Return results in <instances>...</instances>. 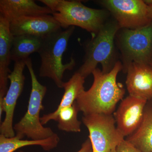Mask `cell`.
Returning a JSON list of instances; mask_svg holds the SVG:
<instances>
[{"label": "cell", "mask_w": 152, "mask_h": 152, "mask_svg": "<svg viewBox=\"0 0 152 152\" xmlns=\"http://www.w3.org/2000/svg\"><path fill=\"white\" fill-rule=\"evenodd\" d=\"M123 69L120 62L107 73L96 68L93 71L94 82L88 91H83L75 101L79 111L83 115L93 114L113 115L117 104L125 94L123 85L117 81L118 74Z\"/></svg>", "instance_id": "1"}, {"label": "cell", "mask_w": 152, "mask_h": 152, "mask_svg": "<svg viewBox=\"0 0 152 152\" xmlns=\"http://www.w3.org/2000/svg\"><path fill=\"white\" fill-rule=\"evenodd\" d=\"M53 12L61 28L66 29L77 26L96 36L107 16V11L86 7L80 1L41 0Z\"/></svg>", "instance_id": "2"}, {"label": "cell", "mask_w": 152, "mask_h": 152, "mask_svg": "<svg viewBox=\"0 0 152 152\" xmlns=\"http://www.w3.org/2000/svg\"><path fill=\"white\" fill-rule=\"evenodd\" d=\"M75 28V26H71L64 31L59 30L46 36L38 52L41 61L40 77L51 79L57 86L61 88H63L65 83L63 80L64 73L66 70H72L75 65L73 58L69 62L63 63V55Z\"/></svg>", "instance_id": "3"}, {"label": "cell", "mask_w": 152, "mask_h": 152, "mask_svg": "<svg viewBox=\"0 0 152 152\" xmlns=\"http://www.w3.org/2000/svg\"><path fill=\"white\" fill-rule=\"evenodd\" d=\"M26 66L31 80V91L27 112L21 119L14 125L15 136L20 139L26 136L35 140L48 138L55 133L50 128L44 127L40 116L41 111L44 109L43 101L46 94L47 88L38 81L31 58H28L26 61Z\"/></svg>", "instance_id": "4"}, {"label": "cell", "mask_w": 152, "mask_h": 152, "mask_svg": "<svg viewBox=\"0 0 152 152\" xmlns=\"http://www.w3.org/2000/svg\"><path fill=\"white\" fill-rule=\"evenodd\" d=\"M119 26L116 21L106 22L96 36L87 44L83 64L78 71L85 78L92 73L99 64L102 71L109 73L115 66L114 39Z\"/></svg>", "instance_id": "5"}, {"label": "cell", "mask_w": 152, "mask_h": 152, "mask_svg": "<svg viewBox=\"0 0 152 152\" xmlns=\"http://www.w3.org/2000/svg\"><path fill=\"white\" fill-rule=\"evenodd\" d=\"M123 29L118 42L126 72L132 63L150 64L152 59V23L135 29Z\"/></svg>", "instance_id": "6"}, {"label": "cell", "mask_w": 152, "mask_h": 152, "mask_svg": "<svg viewBox=\"0 0 152 152\" xmlns=\"http://www.w3.org/2000/svg\"><path fill=\"white\" fill-rule=\"evenodd\" d=\"M82 122L89 133L93 152H110L125 139L117 129L113 115H83Z\"/></svg>", "instance_id": "7"}, {"label": "cell", "mask_w": 152, "mask_h": 152, "mask_svg": "<svg viewBox=\"0 0 152 152\" xmlns=\"http://www.w3.org/2000/svg\"><path fill=\"white\" fill-rule=\"evenodd\" d=\"M110 12L121 28L135 29L152 23L148 6L142 0L97 1Z\"/></svg>", "instance_id": "8"}, {"label": "cell", "mask_w": 152, "mask_h": 152, "mask_svg": "<svg viewBox=\"0 0 152 152\" xmlns=\"http://www.w3.org/2000/svg\"><path fill=\"white\" fill-rule=\"evenodd\" d=\"M26 60L15 62L13 70L9 75L10 84L2 103L0 104V121H1L3 112L5 113L4 121L0 126V134L7 137L15 136L14 129L13 118L17 101L21 94L25 83L23 71Z\"/></svg>", "instance_id": "9"}, {"label": "cell", "mask_w": 152, "mask_h": 152, "mask_svg": "<svg viewBox=\"0 0 152 152\" xmlns=\"http://www.w3.org/2000/svg\"><path fill=\"white\" fill-rule=\"evenodd\" d=\"M147 102L129 95L122 100L113 116L117 129L125 137L132 134L139 127Z\"/></svg>", "instance_id": "10"}, {"label": "cell", "mask_w": 152, "mask_h": 152, "mask_svg": "<svg viewBox=\"0 0 152 152\" xmlns=\"http://www.w3.org/2000/svg\"><path fill=\"white\" fill-rule=\"evenodd\" d=\"M10 22V30L13 36L28 34L44 37L61 29L58 23L50 15L22 17Z\"/></svg>", "instance_id": "11"}, {"label": "cell", "mask_w": 152, "mask_h": 152, "mask_svg": "<svg viewBox=\"0 0 152 152\" xmlns=\"http://www.w3.org/2000/svg\"><path fill=\"white\" fill-rule=\"evenodd\" d=\"M126 84L129 94L146 101L152 99V66L132 63L129 65Z\"/></svg>", "instance_id": "12"}, {"label": "cell", "mask_w": 152, "mask_h": 152, "mask_svg": "<svg viewBox=\"0 0 152 152\" xmlns=\"http://www.w3.org/2000/svg\"><path fill=\"white\" fill-rule=\"evenodd\" d=\"M10 23L8 20L0 15V104L8 90V76L12 72L9 65L13 36L10 30Z\"/></svg>", "instance_id": "13"}, {"label": "cell", "mask_w": 152, "mask_h": 152, "mask_svg": "<svg viewBox=\"0 0 152 152\" xmlns=\"http://www.w3.org/2000/svg\"><path fill=\"white\" fill-rule=\"evenodd\" d=\"M50 14H53L50 9L38 5L33 0L0 1V15L10 22L22 17Z\"/></svg>", "instance_id": "14"}, {"label": "cell", "mask_w": 152, "mask_h": 152, "mask_svg": "<svg viewBox=\"0 0 152 152\" xmlns=\"http://www.w3.org/2000/svg\"><path fill=\"white\" fill-rule=\"evenodd\" d=\"M125 140L142 152H152V99L147 102L139 127Z\"/></svg>", "instance_id": "15"}, {"label": "cell", "mask_w": 152, "mask_h": 152, "mask_svg": "<svg viewBox=\"0 0 152 152\" xmlns=\"http://www.w3.org/2000/svg\"><path fill=\"white\" fill-rule=\"evenodd\" d=\"M79 111L75 102L73 104L63 108L58 111H54L44 115L41 117L43 125L46 124L51 121L58 122L59 129L67 132H81V122L78 119Z\"/></svg>", "instance_id": "16"}, {"label": "cell", "mask_w": 152, "mask_h": 152, "mask_svg": "<svg viewBox=\"0 0 152 152\" xmlns=\"http://www.w3.org/2000/svg\"><path fill=\"white\" fill-rule=\"evenodd\" d=\"M59 136L55 133L52 137L41 140H23L15 136L7 137L0 134V152H14L18 149L28 146H40L46 151H50L58 146Z\"/></svg>", "instance_id": "17"}, {"label": "cell", "mask_w": 152, "mask_h": 152, "mask_svg": "<svg viewBox=\"0 0 152 152\" xmlns=\"http://www.w3.org/2000/svg\"><path fill=\"white\" fill-rule=\"evenodd\" d=\"M44 37L28 34L13 36L11 60L15 62L26 60L32 53H38L42 45Z\"/></svg>", "instance_id": "18"}, {"label": "cell", "mask_w": 152, "mask_h": 152, "mask_svg": "<svg viewBox=\"0 0 152 152\" xmlns=\"http://www.w3.org/2000/svg\"><path fill=\"white\" fill-rule=\"evenodd\" d=\"M85 78L79 73H75L68 82H65L64 88V93L59 105L55 111L73 104L77 98L85 90L84 84Z\"/></svg>", "instance_id": "19"}, {"label": "cell", "mask_w": 152, "mask_h": 152, "mask_svg": "<svg viewBox=\"0 0 152 152\" xmlns=\"http://www.w3.org/2000/svg\"><path fill=\"white\" fill-rule=\"evenodd\" d=\"M116 149L117 152H142L127 141L125 139L117 146Z\"/></svg>", "instance_id": "20"}, {"label": "cell", "mask_w": 152, "mask_h": 152, "mask_svg": "<svg viewBox=\"0 0 152 152\" xmlns=\"http://www.w3.org/2000/svg\"><path fill=\"white\" fill-rule=\"evenodd\" d=\"M77 152H93L89 138H88L82 145L81 148Z\"/></svg>", "instance_id": "21"}, {"label": "cell", "mask_w": 152, "mask_h": 152, "mask_svg": "<svg viewBox=\"0 0 152 152\" xmlns=\"http://www.w3.org/2000/svg\"><path fill=\"white\" fill-rule=\"evenodd\" d=\"M147 5L148 6V14L149 18L152 21V2Z\"/></svg>", "instance_id": "22"}, {"label": "cell", "mask_w": 152, "mask_h": 152, "mask_svg": "<svg viewBox=\"0 0 152 152\" xmlns=\"http://www.w3.org/2000/svg\"><path fill=\"white\" fill-rule=\"evenodd\" d=\"M110 152H117L116 149V148L113 149Z\"/></svg>", "instance_id": "23"}, {"label": "cell", "mask_w": 152, "mask_h": 152, "mask_svg": "<svg viewBox=\"0 0 152 152\" xmlns=\"http://www.w3.org/2000/svg\"><path fill=\"white\" fill-rule=\"evenodd\" d=\"M150 64L152 66V59L151 60V63H150Z\"/></svg>", "instance_id": "24"}, {"label": "cell", "mask_w": 152, "mask_h": 152, "mask_svg": "<svg viewBox=\"0 0 152 152\" xmlns=\"http://www.w3.org/2000/svg\"><path fill=\"white\" fill-rule=\"evenodd\" d=\"M18 152H24L23 151H19Z\"/></svg>", "instance_id": "25"}]
</instances>
